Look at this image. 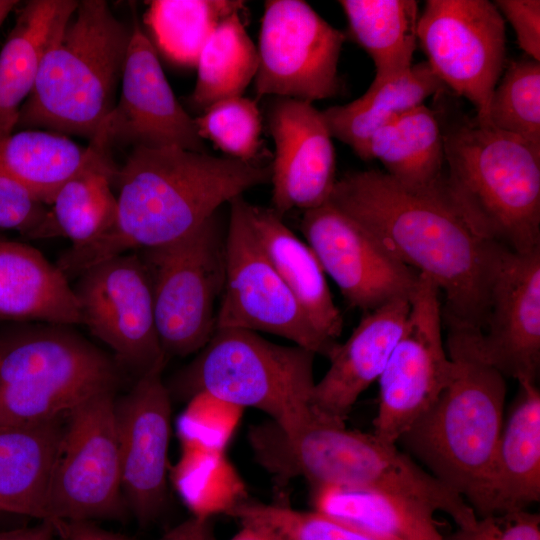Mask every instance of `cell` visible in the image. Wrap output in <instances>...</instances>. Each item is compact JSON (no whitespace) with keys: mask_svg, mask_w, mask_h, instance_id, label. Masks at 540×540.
<instances>
[{"mask_svg":"<svg viewBox=\"0 0 540 540\" xmlns=\"http://www.w3.org/2000/svg\"><path fill=\"white\" fill-rule=\"evenodd\" d=\"M328 202L396 260L434 281L449 331L482 332L506 247L478 234L447 198L410 190L382 171L345 174Z\"/></svg>","mask_w":540,"mask_h":540,"instance_id":"obj_1","label":"cell"},{"mask_svg":"<svg viewBox=\"0 0 540 540\" xmlns=\"http://www.w3.org/2000/svg\"><path fill=\"white\" fill-rule=\"evenodd\" d=\"M115 178L119 194L114 230L88 249L68 250L59 262L66 275L182 238L224 203L270 182L271 167L179 147H134Z\"/></svg>","mask_w":540,"mask_h":540,"instance_id":"obj_2","label":"cell"},{"mask_svg":"<svg viewBox=\"0 0 540 540\" xmlns=\"http://www.w3.org/2000/svg\"><path fill=\"white\" fill-rule=\"evenodd\" d=\"M439 108L450 202L485 239L519 253L539 249L540 147Z\"/></svg>","mask_w":540,"mask_h":540,"instance_id":"obj_3","label":"cell"},{"mask_svg":"<svg viewBox=\"0 0 540 540\" xmlns=\"http://www.w3.org/2000/svg\"><path fill=\"white\" fill-rule=\"evenodd\" d=\"M454 375L435 404L400 438L478 518L494 515L493 474L503 427L505 377L482 360L467 333L449 331Z\"/></svg>","mask_w":540,"mask_h":540,"instance_id":"obj_4","label":"cell"},{"mask_svg":"<svg viewBox=\"0 0 540 540\" xmlns=\"http://www.w3.org/2000/svg\"><path fill=\"white\" fill-rule=\"evenodd\" d=\"M130 37L105 1L78 2L42 57L16 127L92 140L116 104Z\"/></svg>","mask_w":540,"mask_h":540,"instance_id":"obj_5","label":"cell"},{"mask_svg":"<svg viewBox=\"0 0 540 540\" xmlns=\"http://www.w3.org/2000/svg\"><path fill=\"white\" fill-rule=\"evenodd\" d=\"M316 354L298 345L273 343L259 333L217 329L175 381L179 395L207 394L227 405L267 414L285 434L309 423L315 413Z\"/></svg>","mask_w":540,"mask_h":540,"instance_id":"obj_6","label":"cell"},{"mask_svg":"<svg viewBox=\"0 0 540 540\" xmlns=\"http://www.w3.org/2000/svg\"><path fill=\"white\" fill-rule=\"evenodd\" d=\"M290 463L312 488L361 486L397 493L444 512L460 529L471 528L478 520L461 495L396 443L348 429L342 422L318 420L307 426L292 443Z\"/></svg>","mask_w":540,"mask_h":540,"instance_id":"obj_7","label":"cell"},{"mask_svg":"<svg viewBox=\"0 0 540 540\" xmlns=\"http://www.w3.org/2000/svg\"><path fill=\"white\" fill-rule=\"evenodd\" d=\"M117 382L113 361L83 337L57 325L29 331L0 349V426L64 415Z\"/></svg>","mask_w":540,"mask_h":540,"instance_id":"obj_8","label":"cell"},{"mask_svg":"<svg viewBox=\"0 0 540 540\" xmlns=\"http://www.w3.org/2000/svg\"><path fill=\"white\" fill-rule=\"evenodd\" d=\"M225 251L226 227L219 212L178 240L140 250L166 357L198 352L213 336L225 283Z\"/></svg>","mask_w":540,"mask_h":540,"instance_id":"obj_9","label":"cell"},{"mask_svg":"<svg viewBox=\"0 0 540 540\" xmlns=\"http://www.w3.org/2000/svg\"><path fill=\"white\" fill-rule=\"evenodd\" d=\"M115 390L90 396L66 413L48 495V520L124 521Z\"/></svg>","mask_w":540,"mask_h":540,"instance_id":"obj_10","label":"cell"},{"mask_svg":"<svg viewBox=\"0 0 540 540\" xmlns=\"http://www.w3.org/2000/svg\"><path fill=\"white\" fill-rule=\"evenodd\" d=\"M243 196L229 202L225 283L217 329L265 332L329 357L338 342L321 336L262 250L245 213Z\"/></svg>","mask_w":540,"mask_h":540,"instance_id":"obj_11","label":"cell"},{"mask_svg":"<svg viewBox=\"0 0 540 540\" xmlns=\"http://www.w3.org/2000/svg\"><path fill=\"white\" fill-rule=\"evenodd\" d=\"M417 39L433 73L468 100L484 123L503 74L505 20L488 0H428L419 15Z\"/></svg>","mask_w":540,"mask_h":540,"instance_id":"obj_12","label":"cell"},{"mask_svg":"<svg viewBox=\"0 0 540 540\" xmlns=\"http://www.w3.org/2000/svg\"><path fill=\"white\" fill-rule=\"evenodd\" d=\"M440 290L419 274L401 337L380 375L374 434L396 443L435 404L454 375L441 330Z\"/></svg>","mask_w":540,"mask_h":540,"instance_id":"obj_13","label":"cell"},{"mask_svg":"<svg viewBox=\"0 0 540 540\" xmlns=\"http://www.w3.org/2000/svg\"><path fill=\"white\" fill-rule=\"evenodd\" d=\"M345 35L302 0H268L258 38L257 98L313 102L341 88L338 62Z\"/></svg>","mask_w":540,"mask_h":540,"instance_id":"obj_14","label":"cell"},{"mask_svg":"<svg viewBox=\"0 0 540 540\" xmlns=\"http://www.w3.org/2000/svg\"><path fill=\"white\" fill-rule=\"evenodd\" d=\"M73 288L81 324L128 367L160 371L166 355L158 336L150 279L139 254L124 253L94 264Z\"/></svg>","mask_w":540,"mask_h":540,"instance_id":"obj_15","label":"cell"},{"mask_svg":"<svg viewBox=\"0 0 540 540\" xmlns=\"http://www.w3.org/2000/svg\"><path fill=\"white\" fill-rule=\"evenodd\" d=\"M300 228L325 274L364 313L413 296L419 273L391 256L359 223L326 204L304 212Z\"/></svg>","mask_w":540,"mask_h":540,"instance_id":"obj_16","label":"cell"},{"mask_svg":"<svg viewBox=\"0 0 540 540\" xmlns=\"http://www.w3.org/2000/svg\"><path fill=\"white\" fill-rule=\"evenodd\" d=\"M120 85L113 110L90 142L107 150L120 143L206 152L195 120L175 97L154 45L138 24L131 30Z\"/></svg>","mask_w":540,"mask_h":540,"instance_id":"obj_17","label":"cell"},{"mask_svg":"<svg viewBox=\"0 0 540 540\" xmlns=\"http://www.w3.org/2000/svg\"><path fill=\"white\" fill-rule=\"evenodd\" d=\"M121 489L128 510L146 527L163 512L168 499V450L171 396L161 372L140 376L115 398Z\"/></svg>","mask_w":540,"mask_h":540,"instance_id":"obj_18","label":"cell"},{"mask_svg":"<svg viewBox=\"0 0 540 540\" xmlns=\"http://www.w3.org/2000/svg\"><path fill=\"white\" fill-rule=\"evenodd\" d=\"M479 357L504 377L536 383L540 366V248H504L480 333H467Z\"/></svg>","mask_w":540,"mask_h":540,"instance_id":"obj_19","label":"cell"},{"mask_svg":"<svg viewBox=\"0 0 540 540\" xmlns=\"http://www.w3.org/2000/svg\"><path fill=\"white\" fill-rule=\"evenodd\" d=\"M275 154L271 167L272 209L280 216L326 204L336 183L332 136L311 102L276 97L267 113Z\"/></svg>","mask_w":540,"mask_h":540,"instance_id":"obj_20","label":"cell"},{"mask_svg":"<svg viewBox=\"0 0 540 540\" xmlns=\"http://www.w3.org/2000/svg\"><path fill=\"white\" fill-rule=\"evenodd\" d=\"M409 299H395L365 313L352 334L328 357L330 366L315 382L311 408L320 417L345 422L358 397L382 374L402 335Z\"/></svg>","mask_w":540,"mask_h":540,"instance_id":"obj_21","label":"cell"},{"mask_svg":"<svg viewBox=\"0 0 540 540\" xmlns=\"http://www.w3.org/2000/svg\"><path fill=\"white\" fill-rule=\"evenodd\" d=\"M244 207L262 250L313 327L326 340L336 343L342 333L343 318L312 249L284 224L282 217L272 208L246 200Z\"/></svg>","mask_w":540,"mask_h":540,"instance_id":"obj_22","label":"cell"},{"mask_svg":"<svg viewBox=\"0 0 540 540\" xmlns=\"http://www.w3.org/2000/svg\"><path fill=\"white\" fill-rule=\"evenodd\" d=\"M65 416L0 426V512L48 519L47 495Z\"/></svg>","mask_w":540,"mask_h":540,"instance_id":"obj_23","label":"cell"},{"mask_svg":"<svg viewBox=\"0 0 540 540\" xmlns=\"http://www.w3.org/2000/svg\"><path fill=\"white\" fill-rule=\"evenodd\" d=\"M0 318L81 324L66 274L28 245L0 240Z\"/></svg>","mask_w":540,"mask_h":540,"instance_id":"obj_24","label":"cell"},{"mask_svg":"<svg viewBox=\"0 0 540 540\" xmlns=\"http://www.w3.org/2000/svg\"><path fill=\"white\" fill-rule=\"evenodd\" d=\"M77 5L73 0H33L17 16L0 51V141L14 131L42 57Z\"/></svg>","mask_w":540,"mask_h":540,"instance_id":"obj_25","label":"cell"},{"mask_svg":"<svg viewBox=\"0 0 540 540\" xmlns=\"http://www.w3.org/2000/svg\"><path fill=\"white\" fill-rule=\"evenodd\" d=\"M372 159L402 186L448 199L443 130L434 109L419 105L378 129L369 141Z\"/></svg>","mask_w":540,"mask_h":540,"instance_id":"obj_26","label":"cell"},{"mask_svg":"<svg viewBox=\"0 0 540 540\" xmlns=\"http://www.w3.org/2000/svg\"><path fill=\"white\" fill-rule=\"evenodd\" d=\"M313 510L383 540H446L427 505L361 486L312 488Z\"/></svg>","mask_w":540,"mask_h":540,"instance_id":"obj_27","label":"cell"},{"mask_svg":"<svg viewBox=\"0 0 540 540\" xmlns=\"http://www.w3.org/2000/svg\"><path fill=\"white\" fill-rule=\"evenodd\" d=\"M494 515L524 510L540 500V391L533 382L519 392L503 423L493 474Z\"/></svg>","mask_w":540,"mask_h":540,"instance_id":"obj_28","label":"cell"},{"mask_svg":"<svg viewBox=\"0 0 540 540\" xmlns=\"http://www.w3.org/2000/svg\"><path fill=\"white\" fill-rule=\"evenodd\" d=\"M446 90L428 63L420 62L405 73L381 83H371L356 100L322 111L332 138L348 145L363 160L373 134L430 96Z\"/></svg>","mask_w":540,"mask_h":540,"instance_id":"obj_29","label":"cell"},{"mask_svg":"<svg viewBox=\"0 0 540 540\" xmlns=\"http://www.w3.org/2000/svg\"><path fill=\"white\" fill-rule=\"evenodd\" d=\"M85 166L55 195L49 212V235L68 238L69 251L88 249L105 239L115 228L117 196L111 183L116 170L108 150L90 142Z\"/></svg>","mask_w":540,"mask_h":540,"instance_id":"obj_30","label":"cell"},{"mask_svg":"<svg viewBox=\"0 0 540 540\" xmlns=\"http://www.w3.org/2000/svg\"><path fill=\"white\" fill-rule=\"evenodd\" d=\"M350 37L370 56L372 83H381L412 67L417 46L418 2L414 0H341Z\"/></svg>","mask_w":540,"mask_h":540,"instance_id":"obj_31","label":"cell"},{"mask_svg":"<svg viewBox=\"0 0 540 540\" xmlns=\"http://www.w3.org/2000/svg\"><path fill=\"white\" fill-rule=\"evenodd\" d=\"M89 157V145L82 147L54 131L26 129L0 141V168L49 205Z\"/></svg>","mask_w":540,"mask_h":540,"instance_id":"obj_32","label":"cell"},{"mask_svg":"<svg viewBox=\"0 0 540 540\" xmlns=\"http://www.w3.org/2000/svg\"><path fill=\"white\" fill-rule=\"evenodd\" d=\"M196 68L197 80L190 97L195 109L203 112L216 102L242 96L255 78L258 53L240 12L217 26L201 50Z\"/></svg>","mask_w":540,"mask_h":540,"instance_id":"obj_33","label":"cell"},{"mask_svg":"<svg viewBox=\"0 0 540 540\" xmlns=\"http://www.w3.org/2000/svg\"><path fill=\"white\" fill-rule=\"evenodd\" d=\"M243 6L237 0H154L145 24L156 51L176 65L193 68L217 26Z\"/></svg>","mask_w":540,"mask_h":540,"instance_id":"obj_34","label":"cell"},{"mask_svg":"<svg viewBox=\"0 0 540 540\" xmlns=\"http://www.w3.org/2000/svg\"><path fill=\"white\" fill-rule=\"evenodd\" d=\"M501 77L484 123L540 147V62L511 61Z\"/></svg>","mask_w":540,"mask_h":540,"instance_id":"obj_35","label":"cell"},{"mask_svg":"<svg viewBox=\"0 0 540 540\" xmlns=\"http://www.w3.org/2000/svg\"><path fill=\"white\" fill-rule=\"evenodd\" d=\"M225 514L239 523L264 525L285 540H383L316 510H297L285 504L238 501Z\"/></svg>","mask_w":540,"mask_h":540,"instance_id":"obj_36","label":"cell"},{"mask_svg":"<svg viewBox=\"0 0 540 540\" xmlns=\"http://www.w3.org/2000/svg\"><path fill=\"white\" fill-rule=\"evenodd\" d=\"M194 120L199 136L212 141L227 157L255 162L262 130L256 100L243 96L224 99Z\"/></svg>","mask_w":540,"mask_h":540,"instance_id":"obj_37","label":"cell"},{"mask_svg":"<svg viewBox=\"0 0 540 540\" xmlns=\"http://www.w3.org/2000/svg\"><path fill=\"white\" fill-rule=\"evenodd\" d=\"M49 211L25 185L0 168V228L48 235Z\"/></svg>","mask_w":540,"mask_h":540,"instance_id":"obj_38","label":"cell"},{"mask_svg":"<svg viewBox=\"0 0 540 540\" xmlns=\"http://www.w3.org/2000/svg\"><path fill=\"white\" fill-rule=\"evenodd\" d=\"M446 540H540V516L524 509L481 517Z\"/></svg>","mask_w":540,"mask_h":540,"instance_id":"obj_39","label":"cell"},{"mask_svg":"<svg viewBox=\"0 0 540 540\" xmlns=\"http://www.w3.org/2000/svg\"><path fill=\"white\" fill-rule=\"evenodd\" d=\"M493 3L513 27L518 45L526 56L540 62V1L497 0Z\"/></svg>","mask_w":540,"mask_h":540,"instance_id":"obj_40","label":"cell"},{"mask_svg":"<svg viewBox=\"0 0 540 540\" xmlns=\"http://www.w3.org/2000/svg\"><path fill=\"white\" fill-rule=\"evenodd\" d=\"M60 540H136L124 534L105 530L93 521L51 520Z\"/></svg>","mask_w":540,"mask_h":540,"instance_id":"obj_41","label":"cell"},{"mask_svg":"<svg viewBox=\"0 0 540 540\" xmlns=\"http://www.w3.org/2000/svg\"><path fill=\"white\" fill-rule=\"evenodd\" d=\"M212 518L191 516L171 528L159 540H213Z\"/></svg>","mask_w":540,"mask_h":540,"instance_id":"obj_42","label":"cell"},{"mask_svg":"<svg viewBox=\"0 0 540 540\" xmlns=\"http://www.w3.org/2000/svg\"><path fill=\"white\" fill-rule=\"evenodd\" d=\"M229 540H285L272 529L254 522H240V529Z\"/></svg>","mask_w":540,"mask_h":540,"instance_id":"obj_43","label":"cell"},{"mask_svg":"<svg viewBox=\"0 0 540 540\" xmlns=\"http://www.w3.org/2000/svg\"><path fill=\"white\" fill-rule=\"evenodd\" d=\"M56 532L51 520H40L30 527L28 535L23 540H55Z\"/></svg>","mask_w":540,"mask_h":540,"instance_id":"obj_44","label":"cell"},{"mask_svg":"<svg viewBox=\"0 0 540 540\" xmlns=\"http://www.w3.org/2000/svg\"><path fill=\"white\" fill-rule=\"evenodd\" d=\"M30 527L2 530L0 531V540H23L28 535Z\"/></svg>","mask_w":540,"mask_h":540,"instance_id":"obj_45","label":"cell"},{"mask_svg":"<svg viewBox=\"0 0 540 540\" xmlns=\"http://www.w3.org/2000/svg\"><path fill=\"white\" fill-rule=\"evenodd\" d=\"M17 4L15 0H0V26Z\"/></svg>","mask_w":540,"mask_h":540,"instance_id":"obj_46","label":"cell"},{"mask_svg":"<svg viewBox=\"0 0 540 540\" xmlns=\"http://www.w3.org/2000/svg\"><path fill=\"white\" fill-rule=\"evenodd\" d=\"M5 513L0 512V520L5 516Z\"/></svg>","mask_w":540,"mask_h":540,"instance_id":"obj_47","label":"cell"},{"mask_svg":"<svg viewBox=\"0 0 540 540\" xmlns=\"http://www.w3.org/2000/svg\"><path fill=\"white\" fill-rule=\"evenodd\" d=\"M213 540H216V538H215V539H213Z\"/></svg>","mask_w":540,"mask_h":540,"instance_id":"obj_48","label":"cell"}]
</instances>
